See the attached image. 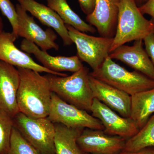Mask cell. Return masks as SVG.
Segmentation results:
<instances>
[{
  "instance_id": "9a60e30c",
  "label": "cell",
  "mask_w": 154,
  "mask_h": 154,
  "mask_svg": "<svg viewBox=\"0 0 154 154\" xmlns=\"http://www.w3.org/2000/svg\"><path fill=\"white\" fill-rule=\"evenodd\" d=\"M112 60L121 61L135 70L154 80V66L145 49L143 39L135 40L132 46L121 45L109 54Z\"/></svg>"
},
{
  "instance_id": "3957f363",
  "label": "cell",
  "mask_w": 154,
  "mask_h": 154,
  "mask_svg": "<svg viewBox=\"0 0 154 154\" xmlns=\"http://www.w3.org/2000/svg\"><path fill=\"white\" fill-rule=\"evenodd\" d=\"M154 32V21L144 17L135 0H121L117 26L110 53L127 42L143 39Z\"/></svg>"
},
{
  "instance_id": "f1b7e54d",
  "label": "cell",
  "mask_w": 154,
  "mask_h": 154,
  "mask_svg": "<svg viewBox=\"0 0 154 154\" xmlns=\"http://www.w3.org/2000/svg\"><path fill=\"white\" fill-rule=\"evenodd\" d=\"M148 0H135L136 3L138 7H140V6L144 4H145Z\"/></svg>"
},
{
  "instance_id": "4316f807",
  "label": "cell",
  "mask_w": 154,
  "mask_h": 154,
  "mask_svg": "<svg viewBox=\"0 0 154 154\" xmlns=\"http://www.w3.org/2000/svg\"><path fill=\"white\" fill-rule=\"evenodd\" d=\"M139 9L143 15H149L154 21V0H148L145 4L139 7Z\"/></svg>"
},
{
  "instance_id": "7a4b0ae2",
  "label": "cell",
  "mask_w": 154,
  "mask_h": 154,
  "mask_svg": "<svg viewBox=\"0 0 154 154\" xmlns=\"http://www.w3.org/2000/svg\"><path fill=\"white\" fill-rule=\"evenodd\" d=\"M90 72L83 66L70 76L45 75L51 91L65 102L81 110L91 112L94 99L89 81Z\"/></svg>"
},
{
  "instance_id": "2e32d148",
  "label": "cell",
  "mask_w": 154,
  "mask_h": 154,
  "mask_svg": "<svg viewBox=\"0 0 154 154\" xmlns=\"http://www.w3.org/2000/svg\"><path fill=\"white\" fill-rule=\"evenodd\" d=\"M20 48L24 52L34 54L36 59L41 63L42 66L53 72H70L74 73L84 66L82 61L77 55L71 57L52 56L46 51L40 49L34 43L24 38L21 42Z\"/></svg>"
},
{
  "instance_id": "d4e9b609",
  "label": "cell",
  "mask_w": 154,
  "mask_h": 154,
  "mask_svg": "<svg viewBox=\"0 0 154 154\" xmlns=\"http://www.w3.org/2000/svg\"><path fill=\"white\" fill-rule=\"evenodd\" d=\"M143 41L145 49L154 66V32L146 36Z\"/></svg>"
},
{
  "instance_id": "7c38bea8",
  "label": "cell",
  "mask_w": 154,
  "mask_h": 154,
  "mask_svg": "<svg viewBox=\"0 0 154 154\" xmlns=\"http://www.w3.org/2000/svg\"><path fill=\"white\" fill-rule=\"evenodd\" d=\"M121 0H96L94 11L86 21L96 27L102 37L113 38L117 26L119 5Z\"/></svg>"
},
{
  "instance_id": "4dcf8cb0",
  "label": "cell",
  "mask_w": 154,
  "mask_h": 154,
  "mask_svg": "<svg viewBox=\"0 0 154 154\" xmlns=\"http://www.w3.org/2000/svg\"></svg>"
},
{
  "instance_id": "5bb4252c",
  "label": "cell",
  "mask_w": 154,
  "mask_h": 154,
  "mask_svg": "<svg viewBox=\"0 0 154 154\" xmlns=\"http://www.w3.org/2000/svg\"><path fill=\"white\" fill-rule=\"evenodd\" d=\"M19 83L18 69L0 60V109L12 118L19 112L17 102Z\"/></svg>"
},
{
  "instance_id": "277c9868",
  "label": "cell",
  "mask_w": 154,
  "mask_h": 154,
  "mask_svg": "<svg viewBox=\"0 0 154 154\" xmlns=\"http://www.w3.org/2000/svg\"><path fill=\"white\" fill-rule=\"evenodd\" d=\"M90 75L131 96L154 88V80L137 71L127 70L116 63L109 56L100 67L90 72Z\"/></svg>"
},
{
  "instance_id": "484cf974",
  "label": "cell",
  "mask_w": 154,
  "mask_h": 154,
  "mask_svg": "<svg viewBox=\"0 0 154 154\" xmlns=\"http://www.w3.org/2000/svg\"><path fill=\"white\" fill-rule=\"evenodd\" d=\"M82 11L87 16L94 11L96 0H78Z\"/></svg>"
},
{
  "instance_id": "ffe728a7",
  "label": "cell",
  "mask_w": 154,
  "mask_h": 154,
  "mask_svg": "<svg viewBox=\"0 0 154 154\" xmlns=\"http://www.w3.org/2000/svg\"><path fill=\"white\" fill-rule=\"evenodd\" d=\"M47 5L60 17L65 24L83 33H96L97 30L86 23L71 8L66 0H46Z\"/></svg>"
},
{
  "instance_id": "ba28073f",
  "label": "cell",
  "mask_w": 154,
  "mask_h": 154,
  "mask_svg": "<svg viewBox=\"0 0 154 154\" xmlns=\"http://www.w3.org/2000/svg\"><path fill=\"white\" fill-rule=\"evenodd\" d=\"M126 140L110 135L102 130L86 128L77 138V142L85 154H120L124 149Z\"/></svg>"
},
{
  "instance_id": "f546056e",
  "label": "cell",
  "mask_w": 154,
  "mask_h": 154,
  "mask_svg": "<svg viewBox=\"0 0 154 154\" xmlns=\"http://www.w3.org/2000/svg\"><path fill=\"white\" fill-rule=\"evenodd\" d=\"M3 28H4V24H3L2 19L0 17V30H3Z\"/></svg>"
},
{
  "instance_id": "52a82bcc",
  "label": "cell",
  "mask_w": 154,
  "mask_h": 154,
  "mask_svg": "<svg viewBox=\"0 0 154 154\" xmlns=\"http://www.w3.org/2000/svg\"><path fill=\"white\" fill-rule=\"evenodd\" d=\"M48 118L54 124L63 125L68 128H88L104 130L100 120L74 105L65 102L52 92Z\"/></svg>"
},
{
  "instance_id": "6da1fadb",
  "label": "cell",
  "mask_w": 154,
  "mask_h": 154,
  "mask_svg": "<svg viewBox=\"0 0 154 154\" xmlns=\"http://www.w3.org/2000/svg\"><path fill=\"white\" fill-rule=\"evenodd\" d=\"M17 68L20 76L17 93L19 112L32 118L47 117L52 92L47 78L30 69Z\"/></svg>"
},
{
  "instance_id": "30bf717a",
  "label": "cell",
  "mask_w": 154,
  "mask_h": 154,
  "mask_svg": "<svg viewBox=\"0 0 154 154\" xmlns=\"http://www.w3.org/2000/svg\"><path fill=\"white\" fill-rule=\"evenodd\" d=\"M16 9L19 24L18 36L34 43L44 51L51 49L59 50V45L55 42L57 36L54 30L49 28L43 30L20 4L16 5Z\"/></svg>"
},
{
  "instance_id": "603a6c76",
  "label": "cell",
  "mask_w": 154,
  "mask_h": 154,
  "mask_svg": "<svg viewBox=\"0 0 154 154\" xmlns=\"http://www.w3.org/2000/svg\"><path fill=\"white\" fill-rule=\"evenodd\" d=\"M14 127L13 118L0 109V154H6L8 150Z\"/></svg>"
},
{
  "instance_id": "cb8c5ba5",
  "label": "cell",
  "mask_w": 154,
  "mask_h": 154,
  "mask_svg": "<svg viewBox=\"0 0 154 154\" xmlns=\"http://www.w3.org/2000/svg\"><path fill=\"white\" fill-rule=\"evenodd\" d=\"M0 10L3 15L8 19L13 29L12 33L18 38L19 24L16 7L11 0H0Z\"/></svg>"
},
{
  "instance_id": "9c48e42d",
  "label": "cell",
  "mask_w": 154,
  "mask_h": 154,
  "mask_svg": "<svg viewBox=\"0 0 154 154\" xmlns=\"http://www.w3.org/2000/svg\"><path fill=\"white\" fill-rule=\"evenodd\" d=\"M92 115L100 120L107 134L117 136L127 140L139 131L136 122L116 113L97 99H94L91 108Z\"/></svg>"
},
{
  "instance_id": "8fae6325",
  "label": "cell",
  "mask_w": 154,
  "mask_h": 154,
  "mask_svg": "<svg viewBox=\"0 0 154 154\" xmlns=\"http://www.w3.org/2000/svg\"><path fill=\"white\" fill-rule=\"evenodd\" d=\"M18 38L12 32L0 30V60L17 67L28 69L39 73L46 72L65 77L66 74L50 70L36 63L29 54L20 50L14 44Z\"/></svg>"
},
{
  "instance_id": "83f0119b",
  "label": "cell",
  "mask_w": 154,
  "mask_h": 154,
  "mask_svg": "<svg viewBox=\"0 0 154 154\" xmlns=\"http://www.w3.org/2000/svg\"><path fill=\"white\" fill-rule=\"evenodd\" d=\"M120 154H154V147H149L134 152H122Z\"/></svg>"
},
{
  "instance_id": "7402d4cb",
  "label": "cell",
  "mask_w": 154,
  "mask_h": 154,
  "mask_svg": "<svg viewBox=\"0 0 154 154\" xmlns=\"http://www.w3.org/2000/svg\"><path fill=\"white\" fill-rule=\"evenodd\" d=\"M6 154H42L23 137L14 127L8 150Z\"/></svg>"
},
{
  "instance_id": "44dd1931",
  "label": "cell",
  "mask_w": 154,
  "mask_h": 154,
  "mask_svg": "<svg viewBox=\"0 0 154 154\" xmlns=\"http://www.w3.org/2000/svg\"><path fill=\"white\" fill-rule=\"evenodd\" d=\"M149 147H154V113L136 134L126 140L122 152H134Z\"/></svg>"
},
{
  "instance_id": "5b68a950",
  "label": "cell",
  "mask_w": 154,
  "mask_h": 154,
  "mask_svg": "<svg viewBox=\"0 0 154 154\" xmlns=\"http://www.w3.org/2000/svg\"><path fill=\"white\" fill-rule=\"evenodd\" d=\"M14 126L42 154H56L55 127L48 117L34 118L19 112L13 118Z\"/></svg>"
},
{
  "instance_id": "d6986e66",
  "label": "cell",
  "mask_w": 154,
  "mask_h": 154,
  "mask_svg": "<svg viewBox=\"0 0 154 154\" xmlns=\"http://www.w3.org/2000/svg\"><path fill=\"white\" fill-rule=\"evenodd\" d=\"M54 125L56 154H85L77 142L83 129L68 128L60 124Z\"/></svg>"
},
{
  "instance_id": "8992f818",
  "label": "cell",
  "mask_w": 154,
  "mask_h": 154,
  "mask_svg": "<svg viewBox=\"0 0 154 154\" xmlns=\"http://www.w3.org/2000/svg\"><path fill=\"white\" fill-rule=\"evenodd\" d=\"M69 36L77 50V56L91 66L93 71L100 67L109 56L113 38L96 37L79 31L65 24Z\"/></svg>"
},
{
  "instance_id": "e0dca14e",
  "label": "cell",
  "mask_w": 154,
  "mask_h": 154,
  "mask_svg": "<svg viewBox=\"0 0 154 154\" xmlns=\"http://www.w3.org/2000/svg\"><path fill=\"white\" fill-rule=\"evenodd\" d=\"M19 4L36 17L42 25L52 28L62 39L64 45L73 44L69 36L68 30L63 20L56 13L45 5L35 0H17Z\"/></svg>"
},
{
  "instance_id": "ac0fdd59",
  "label": "cell",
  "mask_w": 154,
  "mask_h": 154,
  "mask_svg": "<svg viewBox=\"0 0 154 154\" xmlns=\"http://www.w3.org/2000/svg\"><path fill=\"white\" fill-rule=\"evenodd\" d=\"M130 118L139 129L143 127L154 113V88L131 96Z\"/></svg>"
},
{
  "instance_id": "4fadbf2b",
  "label": "cell",
  "mask_w": 154,
  "mask_h": 154,
  "mask_svg": "<svg viewBox=\"0 0 154 154\" xmlns=\"http://www.w3.org/2000/svg\"><path fill=\"white\" fill-rule=\"evenodd\" d=\"M94 99L125 118L130 117L131 97L123 91L109 85L89 75Z\"/></svg>"
}]
</instances>
